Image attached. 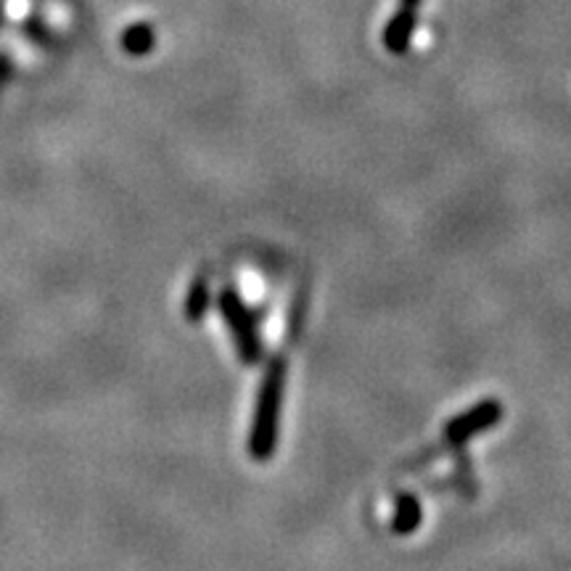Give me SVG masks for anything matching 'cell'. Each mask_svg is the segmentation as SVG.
Listing matches in <instances>:
<instances>
[{
	"mask_svg": "<svg viewBox=\"0 0 571 571\" xmlns=\"http://www.w3.org/2000/svg\"><path fill=\"white\" fill-rule=\"evenodd\" d=\"M207 307H209L207 281H204V278H199V281H196L191 286V291H188V299H186L188 320H193V323H199V320L204 318V312H207Z\"/></svg>",
	"mask_w": 571,
	"mask_h": 571,
	"instance_id": "obj_7",
	"label": "cell"
},
{
	"mask_svg": "<svg viewBox=\"0 0 571 571\" xmlns=\"http://www.w3.org/2000/svg\"><path fill=\"white\" fill-rule=\"evenodd\" d=\"M122 45H125L127 53L143 56V53L151 51V45H154V32H151L146 24H135V27H130V30L122 35Z\"/></svg>",
	"mask_w": 571,
	"mask_h": 571,
	"instance_id": "obj_6",
	"label": "cell"
},
{
	"mask_svg": "<svg viewBox=\"0 0 571 571\" xmlns=\"http://www.w3.org/2000/svg\"><path fill=\"white\" fill-rule=\"evenodd\" d=\"M220 310H223V318L228 323V328L233 331V339H236L238 355L246 365L260 363L262 357V339L260 331H257V320L249 312V307L241 302V297L236 294V289H225L220 294Z\"/></svg>",
	"mask_w": 571,
	"mask_h": 571,
	"instance_id": "obj_2",
	"label": "cell"
},
{
	"mask_svg": "<svg viewBox=\"0 0 571 571\" xmlns=\"http://www.w3.org/2000/svg\"><path fill=\"white\" fill-rule=\"evenodd\" d=\"M413 27H416V22H413V11H410V8H405L400 14H394V19L386 24L384 32L386 48L392 53L405 51L410 43V35H413Z\"/></svg>",
	"mask_w": 571,
	"mask_h": 571,
	"instance_id": "obj_4",
	"label": "cell"
},
{
	"mask_svg": "<svg viewBox=\"0 0 571 571\" xmlns=\"http://www.w3.org/2000/svg\"><path fill=\"white\" fill-rule=\"evenodd\" d=\"M405 3H408V6H416V3H421V0H405Z\"/></svg>",
	"mask_w": 571,
	"mask_h": 571,
	"instance_id": "obj_8",
	"label": "cell"
},
{
	"mask_svg": "<svg viewBox=\"0 0 571 571\" xmlns=\"http://www.w3.org/2000/svg\"><path fill=\"white\" fill-rule=\"evenodd\" d=\"M503 418V408L497 400H482L471 410H466L463 416L453 418L445 431V439L450 447H463L468 439H474L476 434L497 426V421Z\"/></svg>",
	"mask_w": 571,
	"mask_h": 571,
	"instance_id": "obj_3",
	"label": "cell"
},
{
	"mask_svg": "<svg viewBox=\"0 0 571 571\" xmlns=\"http://www.w3.org/2000/svg\"><path fill=\"white\" fill-rule=\"evenodd\" d=\"M283 389H286V360L275 357L265 373V381L257 394L252 434H249V453L257 460H267L278 445V421H281Z\"/></svg>",
	"mask_w": 571,
	"mask_h": 571,
	"instance_id": "obj_1",
	"label": "cell"
},
{
	"mask_svg": "<svg viewBox=\"0 0 571 571\" xmlns=\"http://www.w3.org/2000/svg\"><path fill=\"white\" fill-rule=\"evenodd\" d=\"M423 513L421 503L413 495H400L397 497V508H394V521L392 529L394 534H413L421 524Z\"/></svg>",
	"mask_w": 571,
	"mask_h": 571,
	"instance_id": "obj_5",
	"label": "cell"
}]
</instances>
